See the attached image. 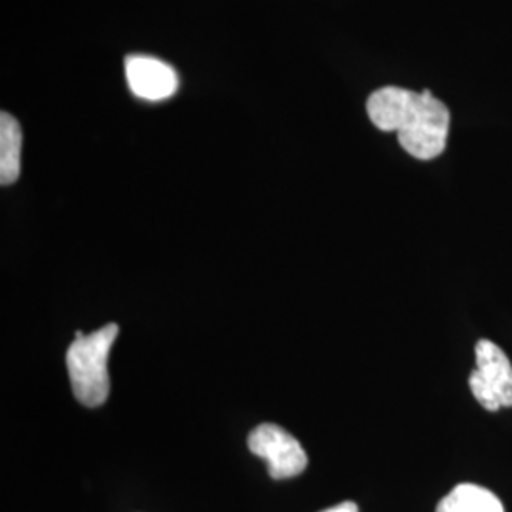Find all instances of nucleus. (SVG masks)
Masks as SVG:
<instances>
[{
  "mask_svg": "<svg viewBox=\"0 0 512 512\" xmlns=\"http://www.w3.org/2000/svg\"><path fill=\"white\" fill-rule=\"evenodd\" d=\"M118 325L109 323L92 334L74 332V342L67 349V370L76 401L97 408L109 399V355L118 338Z\"/></svg>",
  "mask_w": 512,
  "mask_h": 512,
  "instance_id": "obj_2",
  "label": "nucleus"
},
{
  "mask_svg": "<svg viewBox=\"0 0 512 512\" xmlns=\"http://www.w3.org/2000/svg\"><path fill=\"white\" fill-rule=\"evenodd\" d=\"M249 450L268 463L274 480L293 478L308 467V454L298 439L275 423H262L247 439Z\"/></svg>",
  "mask_w": 512,
  "mask_h": 512,
  "instance_id": "obj_4",
  "label": "nucleus"
},
{
  "mask_svg": "<svg viewBox=\"0 0 512 512\" xmlns=\"http://www.w3.org/2000/svg\"><path fill=\"white\" fill-rule=\"evenodd\" d=\"M366 112L380 131H395L401 147L418 160H435L446 148L450 110L429 90L385 86L368 97Z\"/></svg>",
  "mask_w": 512,
  "mask_h": 512,
  "instance_id": "obj_1",
  "label": "nucleus"
},
{
  "mask_svg": "<svg viewBox=\"0 0 512 512\" xmlns=\"http://www.w3.org/2000/svg\"><path fill=\"white\" fill-rule=\"evenodd\" d=\"M321 512H359V507L353 501H344V503H338V505L330 507L327 511Z\"/></svg>",
  "mask_w": 512,
  "mask_h": 512,
  "instance_id": "obj_8",
  "label": "nucleus"
},
{
  "mask_svg": "<svg viewBox=\"0 0 512 512\" xmlns=\"http://www.w3.org/2000/svg\"><path fill=\"white\" fill-rule=\"evenodd\" d=\"M437 512H505L497 495L476 484H459L446 495Z\"/></svg>",
  "mask_w": 512,
  "mask_h": 512,
  "instance_id": "obj_7",
  "label": "nucleus"
},
{
  "mask_svg": "<svg viewBox=\"0 0 512 512\" xmlns=\"http://www.w3.org/2000/svg\"><path fill=\"white\" fill-rule=\"evenodd\" d=\"M126 78L129 90L145 101H165L179 88L175 69L150 55H128Z\"/></svg>",
  "mask_w": 512,
  "mask_h": 512,
  "instance_id": "obj_5",
  "label": "nucleus"
},
{
  "mask_svg": "<svg viewBox=\"0 0 512 512\" xmlns=\"http://www.w3.org/2000/svg\"><path fill=\"white\" fill-rule=\"evenodd\" d=\"M476 368L469 378L476 403L488 412L512 406V363L507 353L492 340H478L475 348Z\"/></svg>",
  "mask_w": 512,
  "mask_h": 512,
  "instance_id": "obj_3",
  "label": "nucleus"
},
{
  "mask_svg": "<svg viewBox=\"0 0 512 512\" xmlns=\"http://www.w3.org/2000/svg\"><path fill=\"white\" fill-rule=\"evenodd\" d=\"M21 145H23V133L19 128L18 120L2 112L0 114V184H8L18 181L21 173Z\"/></svg>",
  "mask_w": 512,
  "mask_h": 512,
  "instance_id": "obj_6",
  "label": "nucleus"
}]
</instances>
